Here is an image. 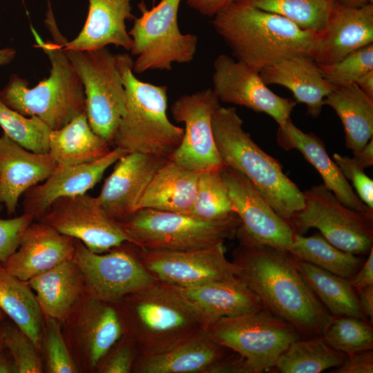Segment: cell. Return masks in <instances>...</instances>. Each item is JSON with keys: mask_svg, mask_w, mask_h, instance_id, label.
I'll return each instance as SVG.
<instances>
[{"mask_svg": "<svg viewBox=\"0 0 373 373\" xmlns=\"http://www.w3.org/2000/svg\"><path fill=\"white\" fill-rule=\"evenodd\" d=\"M232 262L236 277L264 308L293 325L304 338L321 336L332 315L320 302L285 249L255 242L236 233Z\"/></svg>", "mask_w": 373, "mask_h": 373, "instance_id": "6da1fadb", "label": "cell"}, {"mask_svg": "<svg viewBox=\"0 0 373 373\" xmlns=\"http://www.w3.org/2000/svg\"><path fill=\"white\" fill-rule=\"evenodd\" d=\"M212 25L236 60L258 70L296 56L313 57L318 34L245 1L213 16Z\"/></svg>", "mask_w": 373, "mask_h": 373, "instance_id": "7a4b0ae2", "label": "cell"}, {"mask_svg": "<svg viewBox=\"0 0 373 373\" xmlns=\"http://www.w3.org/2000/svg\"><path fill=\"white\" fill-rule=\"evenodd\" d=\"M124 334L140 355L169 350L206 334L207 318L170 285L154 281L115 303Z\"/></svg>", "mask_w": 373, "mask_h": 373, "instance_id": "3957f363", "label": "cell"}, {"mask_svg": "<svg viewBox=\"0 0 373 373\" xmlns=\"http://www.w3.org/2000/svg\"><path fill=\"white\" fill-rule=\"evenodd\" d=\"M45 25L52 40L44 41L31 27L36 46L41 48L51 64L49 77L33 88L25 79L12 75L0 91V100L9 108L26 116H35L51 130L59 129L86 112L81 79L64 50L65 37L59 32L50 1Z\"/></svg>", "mask_w": 373, "mask_h": 373, "instance_id": "277c9868", "label": "cell"}, {"mask_svg": "<svg viewBox=\"0 0 373 373\" xmlns=\"http://www.w3.org/2000/svg\"><path fill=\"white\" fill-rule=\"evenodd\" d=\"M211 126L224 164L247 177L276 213L289 223L304 207V195L284 173L280 162L244 130L243 120L236 108L220 106L212 115Z\"/></svg>", "mask_w": 373, "mask_h": 373, "instance_id": "5b68a950", "label": "cell"}, {"mask_svg": "<svg viewBox=\"0 0 373 373\" xmlns=\"http://www.w3.org/2000/svg\"><path fill=\"white\" fill-rule=\"evenodd\" d=\"M117 57L126 104L112 146L169 159L182 141L184 128L167 117V86L140 80L133 74L132 57L127 53Z\"/></svg>", "mask_w": 373, "mask_h": 373, "instance_id": "8992f818", "label": "cell"}, {"mask_svg": "<svg viewBox=\"0 0 373 373\" xmlns=\"http://www.w3.org/2000/svg\"><path fill=\"white\" fill-rule=\"evenodd\" d=\"M120 224L131 243L139 247L188 251L212 247L233 238L240 220L234 213L205 220L180 213L142 209Z\"/></svg>", "mask_w": 373, "mask_h": 373, "instance_id": "52a82bcc", "label": "cell"}, {"mask_svg": "<svg viewBox=\"0 0 373 373\" xmlns=\"http://www.w3.org/2000/svg\"><path fill=\"white\" fill-rule=\"evenodd\" d=\"M206 335L242 357L247 373L271 370L288 347L301 338L293 325L265 308L220 318L209 325Z\"/></svg>", "mask_w": 373, "mask_h": 373, "instance_id": "ba28073f", "label": "cell"}, {"mask_svg": "<svg viewBox=\"0 0 373 373\" xmlns=\"http://www.w3.org/2000/svg\"><path fill=\"white\" fill-rule=\"evenodd\" d=\"M182 0H161L151 9L142 1L141 12L128 31L133 46L130 50L137 58L133 70L140 74L149 70H171L173 64H188L194 58L198 44L196 35L181 32L178 22Z\"/></svg>", "mask_w": 373, "mask_h": 373, "instance_id": "9c48e42d", "label": "cell"}, {"mask_svg": "<svg viewBox=\"0 0 373 373\" xmlns=\"http://www.w3.org/2000/svg\"><path fill=\"white\" fill-rule=\"evenodd\" d=\"M64 50L82 83L86 113L91 128L112 146L126 104L117 55L106 47L75 50L64 44Z\"/></svg>", "mask_w": 373, "mask_h": 373, "instance_id": "30bf717a", "label": "cell"}, {"mask_svg": "<svg viewBox=\"0 0 373 373\" xmlns=\"http://www.w3.org/2000/svg\"><path fill=\"white\" fill-rule=\"evenodd\" d=\"M304 207L289 224L295 233L304 235L309 229L337 248L357 255H367L373 248V213H365L344 205L323 184L303 192Z\"/></svg>", "mask_w": 373, "mask_h": 373, "instance_id": "8fae6325", "label": "cell"}, {"mask_svg": "<svg viewBox=\"0 0 373 373\" xmlns=\"http://www.w3.org/2000/svg\"><path fill=\"white\" fill-rule=\"evenodd\" d=\"M126 245L155 280L166 285L191 287L237 279L236 267L226 258L223 243L188 251L154 250L131 242Z\"/></svg>", "mask_w": 373, "mask_h": 373, "instance_id": "7c38bea8", "label": "cell"}, {"mask_svg": "<svg viewBox=\"0 0 373 373\" xmlns=\"http://www.w3.org/2000/svg\"><path fill=\"white\" fill-rule=\"evenodd\" d=\"M126 243L106 254H98L75 239L73 260L82 276L88 296L115 303L155 281Z\"/></svg>", "mask_w": 373, "mask_h": 373, "instance_id": "4fadbf2b", "label": "cell"}, {"mask_svg": "<svg viewBox=\"0 0 373 373\" xmlns=\"http://www.w3.org/2000/svg\"><path fill=\"white\" fill-rule=\"evenodd\" d=\"M220 106L211 88L179 97L172 104L173 119L184 124L182 141L169 160L193 171H220L224 163L213 138L211 118Z\"/></svg>", "mask_w": 373, "mask_h": 373, "instance_id": "5bb4252c", "label": "cell"}, {"mask_svg": "<svg viewBox=\"0 0 373 373\" xmlns=\"http://www.w3.org/2000/svg\"><path fill=\"white\" fill-rule=\"evenodd\" d=\"M37 221L82 242L89 250L102 254L131 240L121 224L88 193L55 200Z\"/></svg>", "mask_w": 373, "mask_h": 373, "instance_id": "9a60e30c", "label": "cell"}, {"mask_svg": "<svg viewBox=\"0 0 373 373\" xmlns=\"http://www.w3.org/2000/svg\"><path fill=\"white\" fill-rule=\"evenodd\" d=\"M212 83V90L220 102L264 113L278 126L290 118L297 104L271 90L258 70L225 54L218 55L213 62Z\"/></svg>", "mask_w": 373, "mask_h": 373, "instance_id": "2e32d148", "label": "cell"}, {"mask_svg": "<svg viewBox=\"0 0 373 373\" xmlns=\"http://www.w3.org/2000/svg\"><path fill=\"white\" fill-rule=\"evenodd\" d=\"M220 175L233 212L240 220L236 233L257 243L287 250L294 235L289 224L276 213L244 175L227 165L220 170Z\"/></svg>", "mask_w": 373, "mask_h": 373, "instance_id": "e0dca14e", "label": "cell"}, {"mask_svg": "<svg viewBox=\"0 0 373 373\" xmlns=\"http://www.w3.org/2000/svg\"><path fill=\"white\" fill-rule=\"evenodd\" d=\"M167 158L127 153L116 162L96 199L105 212L121 223L135 211L146 187Z\"/></svg>", "mask_w": 373, "mask_h": 373, "instance_id": "ac0fdd59", "label": "cell"}, {"mask_svg": "<svg viewBox=\"0 0 373 373\" xmlns=\"http://www.w3.org/2000/svg\"><path fill=\"white\" fill-rule=\"evenodd\" d=\"M128 152L113 147L107 154L93 162L57 164L42 182L23 193V213L37 220L57 199L86 193L102 179L106 169Z\"/></svg>", "mask_w": 373, "mask_h": 373, "instance_id": "d6986e66", "label": "cell"}, {"mask_svg": "<svg viewBox=\"0 0 373 373\" xmlns=\"http://www.w3.org/2000/svg\"><path fill=\"white\" fill-rule=\"evenodd\" d=\"M372 43L373 3L353 7L337 2L312 58L318 65L332 64Z\"/></svg>", "mask_w": 373, "mask_h": 373, "instance_id": "ffe728a7", "label": "cell"}, {"mask_svg": "<svg viewBox=\"0 0 373 373\" xmlns=\"http://www.w3.org/2000/svg\"><path fill=\"white\" fill-rule=\"evenodd\" d=\"M75 239L51 226L34 221L23 233L17 250L3 263L12 274L28 281L74 257Z\"/></svg>", "mask_w": 373, "mask_h": 373, "instance_id": "44dd1931", "label": "cell"}, {"mask_svg": "<svg viewBox=\"0 0 373 373\" xmlns=\"http://www.w3.org/2000/svg\"><path fill=\"white\" fill-rule=\"evenodd\" d=\"M57 162L49 153L29 151L3 133L0 136V202L15 214L19 198L44 181Z\"/></svg>", "mask_w": 373, "mask_h": 373, "instance_id": "7402d4cb", "label": "cell"}, {"mask_svg": "<svg viewBox=\"0 0 373 373\" xmlns=\"http://www.w3.org/2000/svg\"><path fill=\"white\" fill-rule=\"evenodd\" d=\"M276 140L286 151L296 149L321 175L324 186L346 207L360 212L373 213L354 191L338 166L328 155L324 142L313 133H305L289 118L278 126Z\"/></svg>", "mask_w": 373, "mask_h": 373, "instance_id": "603a6c76", "label": "cell"}, {"mask_svg": "<svg viewBox=\"0 0 373 373\" xmlns=\"http://www.w3.org/2000/svg\"><path fill=\"white\" fill-rule=\"evenodd\" d=\"M88 13L84 26L73 40L65 39L66 48L92 50L109 44L130 51L133 40L126 27V21L134 20L131 0H88Z\"/></svg>", "mask_w": 373, "mask_h": 373, "instance_id": "cb8c5ba5", "label": "cell"}, {"mask_svg": "<svg viewBox=\"0 0 373 373\" xmlns=\"http://www.w3.org/2000/svg\"><path fill=\"white\" fill-rule=\"evenodd\" d=\"M260 75L268 86L276 84L289 89L295 101L307 106V114L316 118L325 97L335 87L323 76L318 65L308 56H296L262 68Z\"/></svg>", "mask_w": 373, "mask_h": 373, "instance_id": "d4e9b609", "label": "cell"}, {"mask_svg": "<svg viewBox=\"0 0 373 373\" xmlns=\"http://www.w3.org/2000/svg\"><path fill=\"white\" fill-rule=\"evenodd\" d=\"M232 352L204 334L159 354L140 355L132 372L212 373L214 367Z\"/></svg>", "mask_w": 373, "mask_h": 373, "instance_id": "484cf974", "label": "cell"}, {"mask_svg": "<svg viewBox=\"0 0 373 373\" xmlns=\"http://www.w3.org/2000/svg\"><path fill=\"white\" fill-rule=\"evenodd\" d=\"M170 286L200 311L210 324L222 317L264 308L259 297L238 278L191 287Z\"/></svg>", "mask_w": 373, "mask_h": 373, "instance_id": "4316f807", "label": "cell"}, {"mask_svg": "<svg viewBox=\"0 0 373 373\" xmlns=\"http://www.w3.org/2000/svg\"><path fill=\"white\" fill-rule=\"evenodd\" d=\"M44 316L67 318L84 291L82 276L73 258L64 261L27 281Z\"/></svg>", "mask_w": 373, "mask_h": 373, "instance_id": "83f0119b", "label": "cell"}, {"mask_svg": "<svg viewBox=\"0 0 373 373\" xmlns=\"http://www.w3.org/2000/svg\"><path fill=\"white\" fill-rule=\"evenodd\" d=\"M200 173L168 160L154 175L137 207L189 215Z\"/></svg>", "mask_w": 373, "mask_h": 373, "instance_id": "f1b7e54d", "label": "cell"}, {"mask_svg": "<svg viewBox=\"0 0 373 373\" xmlns=\"http://www.w3.org/2000/svg\"><path fill=\"white\" fill-rule=\"evenodd\" d=\"M86 298L79 314V336L89 367L96 368L123 336L124 328L115 303Z\"/></svg>", "mask_w": 373, "mask_h": 373, "instance_id": "f546056e", "label": "cell"}, {"mask_svg": "<svg viewBox=\"0 0 373 373\" xmlns=\"http://www.w3.org/2000/svg\"><path fill=\"white\" fill-rule=\"evenodd\" d=\"M323 105L332 107L339 117L346 148L353 154L373 138V98L356 83L335 87L324 99Z\"/></svg>", "mask_w": 373, "mask_h": 373, "instance_id": "4dcf8cb0", "label": "cell"}, {"mask_svg": "<svg viewBox=\"0 0 373 373\" xmlns=\"http://www.w3.org/2000/svg\"><path fill=\"white\" fill-rule=\"evenodd\" d=\"M111 144L91 128L86 112L64 126L51 130L48 153L57 164H76L97 160L111 150Z\"/></svg>", "mask_w": 373, "mask_h": 373, "instance_id": "1f68e13d", "label": "cell"}, {"mask_svg": "<svg viewBox=\"0 0 373 373\" xmlns=\"http://www.w3.org/2000/svg\"><path fill=\"white\" fill-rule=\"evenodd\" d=\"M0 309L41 351L44 315L27 281L10 273L0 262Z\"/></svg>", "mask_w": 373, "mask_h": 373, "instance_id": "d6a6232c", "label": "cell"}, {"mask_svg": "<svg viewBox=\"0 0 373 373\" xmlns=\"http://www.w3.org/2000/svg\"><path fill=\"white\" fill-rule=\"evenodd\" d=\"M294 258L305 281L331 315L368 320L361 310L358 293L347 278Z\"/></svg>", "mask_w": 373, "mask_h": 373, "instance_id": "836d02e7", "label": "cell"}, {"mask_svg": "<svg viewBox=\"0 0 373 373\" xmlns=\"http://www.w3.org/2000/svg\"><path fill=\"white\" fill-rule=\"evenodd\" d=\"M287 251L298 259L347 279L359 269L365 261L361 256L334 246L318 233L307 237L294 233Z\"/></svg>", "mask_w": 373, "mask_h": 373, "instance_id": "e575fe53", "label": "cell"}, {"mask_svg": "<svg viewBox=\"0 0 373 373\" xmlns=\"http://www.w3.org/2000/svg\"><path fill=\"white\" fill-rule=\"evenodd\" d=\"M347 357L330 347L322 336L300 338L280 355L273 369L280 373H320L340 366Z\"/></svg>", "mask_w": 373, "mask_h": 373, "instance_id": "d590c367", "label": "cell"}, {"mask_svg": "<svg viewBox=\"0 0 373 373\" xmlns=\"http://www.w3.org/2000/svg\"><path fill=\"white\" fill-rule=\"evenodd\" d=\"M262 10L282 16L301 29L320 34L337 0H241Z\"/></svg>", "mask_w": 373, "mask_h": 373, "instance_id": "8d00e7d4", "label": "cell"}, {"mask_svg": "<svg viewBox=\"0 0 373 373\" xmlns=\"http://www.w3.org/2000/svg\"><path fill=\"white\" fill-rule=\"evenodd\" d=\"M349 316H332L321 335L332 349L347 356L373 348L372 324Z\"/></svg>", "mask_w": 373, "mask_h": 373, "instance_id": "74e56055", "label": "cell"}, {"mask_svg": "<svg viewBox=\"0 0 373 373\" xmlns=\"http://www.w3.org/2000/svg\"><path fill=\"white\" fill-rule=\"evenodd\" d=\"M233 213L220 171L200 173L194 202L189 215L201 220H213Z\"/></svg>", "mask_w": 373, "mask_h": 373, "instance_id": "f35d334b", "label": "cell"}, {"mask_svg": "<svg viewBox=\"0 0 373 373\" xmlns=\"http://www.w3.org/2000/svg\"><path fill=\"white\" fill-rule=\"evenodd\" d=\"M0 126L3 133L25 149L38 153L49 151L51 129L35 116L26 117L0 100Z\"/></svg>", "mask_w": 373, "mask_h": 373, "instance_id": "ab89813d", "label": "cell"}, {"mask_svg": "<svg viewBox=\"0 0 373 373\" xmlns=\"http://www.w3.org/2000/svg\"><path fill=\"white\" fill-rule=\"evenodd\" d=\"M318 66L324 78L334 87L355 83L361 75L373 70V43L336 63Z\"/></svg>", "mask_w": 373, "mask_h": 373, "instance_id": "60d3db41", "label": "cell"}, {"mask_svg": "<svg viewBox=\"0 0 373 373\" xmlns=\"http://www.w3.org/2000/svg\"><path fill=\"white\" fill-rule=\"evenodd\" d=\"M4 347L11 354L17 373L43 372L39 352L30 338L16 325H3Z\"/></svg>", "mask_w": 373, "mask_h": 373, "instance_id": "b9f144b4", "label": "cell"}, {"mask_svg": "<svg viewBox=\"0 0 373 373\" xmlns=\"http://www.w3.org/2000/svg\"><path fill=\"white\" fill-rule=\"evenodd\" d=\"M44 343L48 372L76 373L78 368L62 336L59 321L44 316Z\"/></svg>", "mask_w": 373, "mask_h": 373, "instance_id": "7bdbcfd3", "label": "cell"}, {"mask_svg": "<svg viewBox=\"0 0 373 373\" xmlns=\"http://www.w3.org/2000/svg\"><path fill=\"white\" fill-rule=\"evenodd\" d=\"M140 352L134 342L125 334L115 344L97 367L102 373L132 372Z\"/></svg>", "mask_w": 373, "mask_h": 373, "instance_id": "ee69618b", "label": "cell"}, {"mask_svg": "<svg viewBox=\"0 0 373 373\" xmlns=\"http://www.w3.org/2000/svg\"><path fill=\"white\" fill-rule=\"evenodd\" d=\"M2 209L0 202V213ZM34 220L26 213L12 218H0V262L3 263L17 250L23 233Z\"/></svg>", "mask_w": 373, "mask_h": 373, "instance_id": "f6af8a7d", "label": "cell"}, {"mask_svg": "<svg viewBox=\"0 0 373 373\" xmlns=\"http://www.w3.org/2000/svg\"><path fill=\"white\" fill-rule=\"evenodd\" d=\"M333 160L338 166L347 180H350L360 200L373 209V180L368 177L354 158L338 153L333 155Z\"/></svg>", "mask_w": 373, "mask_h": 373, "instance_id": "bcb514c9", "label": "cell"}, {"mask_svg": "<svg viewBox=\"0 0 373 373\" xmlns=\"http://www.w3.org/2000/svg\"><path fill=\"white\" fill-rule=\"evenodd\" d=\"M331 373H372V350L358 352L347 358L340 366L332 369Z\"/></svg>", "mask_w": 373, "mask_h": 373, "instance_id": "7dc6e473", "label": "cell"}, {"mask_svg": "<svg viewBox=\"0 0 373 373\" xmlns=\"http://www.w3.org/2000/svg\"><path fill=\"white\" fill-rule=\"evenodd\" d=\"M348 280L357 292L373 285V248L359 269Z\"/></svg>", "mask_w": 373, "mask_h": 373, "instance_id": "c3c4849f", "label": "cell"}, {"mask_svg": "<svg viewBox=\"0 0 373 373\" xmlns=\"http://www.w3.org/2000/svg\"><path fill=\"white\" fill-rule=\"evenodd\" d=\"M188 6L202 15L213 17L238 0H186Z\"/></svg>", "mask_w": 373, "mask_h": 373, "instance_id": "681fc988", "label": "cell"}, {"mask_svg": "<svg viewBox=\"0 0 373 373\" xmlns=\"http://www.w3.org/2000/svg\"><path fill=\"white\" fill-rule=\"evenodd\" d=\"M358 297L361 310L369 321L373 322V285L358 291Z\"/></svg>", "mask_w": 373, "mask_h": 373, "instance_id": "f907efd6", "label": "cell"}, {"mask_svg": "<svg viewBox=\"0 0 373 373\" xmlns=\"http://www.w3.org/2000/svg\"><path fill=\"white\" fill-rule=\"evenodd\" d=\"M354 160L363 169L373 165V138L358 152L354 153Z\"/></svg>", "mask_w": 373, "mask_h": 373, "instance_id": "816d5d0a", "label": "cell"}, {"mask_svg": "<svg viewBox=\"0 0 373 373\" xmlns=\"http://www.w3.org/2000/svg\"><path fill=\"white\" fill-rule=\"evenodd\" d=\"M0 373H17L13 358L6 347L0 352Z\"/></svg>", "mask_w": 373, "mask_h": 373, "instance_id": "f5cc1de1", "label": "cell"}, {"mask_svg": "<svg viewBox=\"0 0 373 373\" xmlns=\"http://www.w3.org/2000/svg\"><path fill=\"white\" fill-rule=\"evenodd\" d=\"M355 83L366 95L373 98V70L361 75Z\"/></svg>", "mask_w": 373, "mask_h": 373, "instance_id": "db71d44e", "label": "cell"}, {"mask_svg": "<svg viewBox=\"0 0 373 373\" xmlns=\"http://www.w3.org/2000/svg\"><path fill=\"white\" fill-rule=\"evenodd\" d=\"M16 51L12 48L0 49V66L9 64L15 57Z\"/></svg>", "mask_w": 373, "mask_h": 373, "instance_id": "11a10c76", "label": "cell"}, {"mask_svg": "<svg viewBox=\"0 0 373 373\" xmlns=\"http://www.w3.org/2000/svg\"><path fill=\"white\" fill-rule=\"evenodd\" d=\"M338 2L345 6L359 7L367 3H373V0H337Z\"/></svg>", "mask_w": 373, "mask_h": 373, "instance_id": "9f6ffc18", "label": "cell"}, {"mask_svg": "<svg viewBox=\"0 0 373 373\" xmlns=\"http://www.w3.org/2000/svg\"><path fill=\"white\" fill-rule=\"evenodd\" d=\"M3 322L0 323V352L5 348L3 341Z\"/></svg>", "mask_w": 373, "mask_h": 373, "instance_id": "6f0895ef", "label": "cell"}, {"mask_svg": "<svg viewBox=\"0 0 373 373\" xmlns=\"http://www.w3.org/2000/svg\"><path fill=\"white\" fill-rule=\"evenodd\" d=\"M7 316L5 313L0 309V323L3 322Z\"/></svg>", "mask_w": 373, "mask_h": 373, "instance_id": "680465c9", "label": "cell"}, {"mask_svg": "<svg viewBox=\"0 0 373 373\" xmlns=\"http://www.w3.org/2000/svg\"><path fill=\"white\" fill-rule=\"evenodd\" d=\"M241 1V0H238V1Z\"/></svg>", "mask_w": 373, "mask_h": 373, "instance_id": "91938a15", "label": "cell"}]
</instances>
